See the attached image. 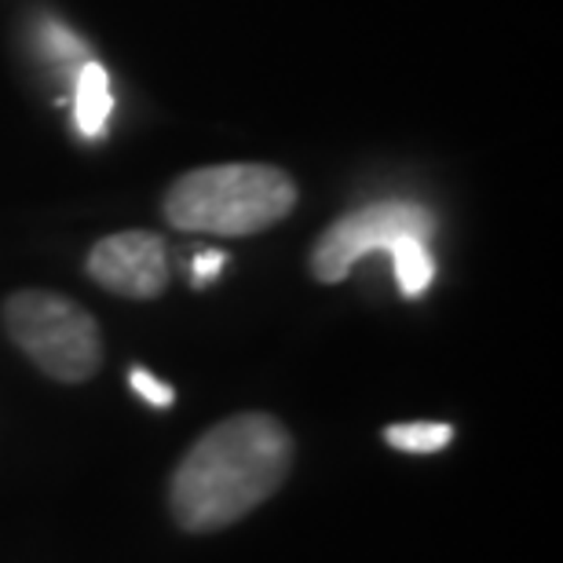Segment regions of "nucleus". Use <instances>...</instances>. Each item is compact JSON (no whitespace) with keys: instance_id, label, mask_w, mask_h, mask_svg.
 I'll list each match as a JSON object with an SVG mask.
<instances>
[{"instance_id":"1","label":"nucleus","mask_w":563,"mask_h":563,"mask_svg":"<svg viewBox=\"0 0 563 563\" xmlns=\"http://www.w3.org/2000/svg\"><path fill=\"white\" fill-rule=\"evenodd\" d=\"M292 435L272 413H234L212 424L179 461L168 505L184 531H220L286 483Z\"/></svg>"},{"instance_id":"2","label":"nucleus","mask_w":563,"mask_h":563,"mask_svg":"<svg viewBox=\"0 0 563 563\" xmlns=\"http://www.w3.org/2000/svg\"><path fill=\"white\" fill-rule=\"evenodd\" d=\"M292 206L297 187L275 165H206L168 187L165 220L176 231L242 239L286 220Z\"/></svg>"},{"instance_id":"3","label":"nucleus","mask_w":563,"mask_h":563,"mask_svg":"<svg viewBox=\"0 0 563 563\" xmlns=\"http://www.w3.org/2000/svg\"><path fill=\"white\" fill-rule=\"evenodd\" d=\"M8 336L44 374L63 385H81L103 363V336L96 319L63 292L22 289L4 303Z\"/></svg>"},{"instance_id":"4","label":"nucleus","mask_w":563,"mask_h":563,"mask_svg":"<svg viewBox=\"0 0 563 563\" xmlns=\"http://www.w3.org/2000/svg\"><path fill=\"white\" fill-rule=\"evenodd\" d=\"M432 212L413 201H377L336 220L311 253V275L319 282H344L366 253L385 250L399 239H432Z\"/></svg>"},{"instance_id":"5","label":"nucleus","mask_w":563,"mask_h":563,"mask_svg":"<svg viewBox=\"0 0 563 563\" xmlns=\"http://www.w3.org/2000/svg\"><path fill=\"white\" fill-rule=\"evenodd\" d=\"M88 275L110 292L132 300H154L168 286L165 242L151 231H121L96 242L88 253Z\"/></svg>"},{"instance_id":"6","label":"nucleus","mask_w":563,"mask_h":563,"mask_svg":"<svg viewBox=\"0 0 563 563\" xmlns=\"http://www.w3.org/2000/svg\"><path fill=\"white\" fill-rule=\"evenodd\" d=\"M110 107H114V96H110L107 70L99 63H85L81 74H77V103H74L77 132L88 140L103 136V129L110 121Z\"/></svg>"},{"instance_id":"7","label":"nucleus","mask_w":563,"mask_h":563,"mask_svg":"<svg viewBox=\"0 0 563 563\" xmlns=\"http://www.w3.org/2000/svg\"><path fill=\"white\" fill-rule=\"evenodd\" d=\"M391 264H396V282L402 289V297H421L435 278V261L428 253L424 239H399L388 245Z\"/></svg>"},{"instance_id":"8","label":"nucleus","mask_w":563,"mask_h":563,"mask_svg":"<svg viewBox=\"0 0 563 563\" xmlns=\"http://www.w3.org/2000/svg\"><path fill=\"white\" fill-rule=\"evenodd\" d=\"M385 443L402 450V454H439L454 443V428L439 421H407V424H388Z\"/></svg>"},{"instance_id":"9","label":"nucleus","mask_w":563,"mask_h":563,"mask_svg":"<svg viewBox=\"0 0 563 563\" xmlns=\"http://www.w3.org/2000/svg\"><path fill=\"white\" fill-rule=\"evenodd\" d=\"M129 380H132V391L136 396H143L151 407H173V399H176V391H173V385H165V380H157L151 369H132L129 374Z\"/></svg>"},{"instance_id":"10","label":"nucleus","mask_w":563,"mask_h":563,"mask_svg":"<svg viewBox=\"0 0 563 563\" xmlns=\"http://www.w3.org/2000/svg\"><path fill=\"white\" fill-rule=\"evenodd\" d=\"M223 267H228V256H223V253H217V250L198 253L195 256V282H198V286H209V282L217 278Z\"/></svg>"},{"instance_id":"11","label":"nucleus","mask_w":563,"mask_h":563,"mask_svg":"<svg viewBox=\"0 0 563 563\" xmlns=\"http://www.w3.org/2000/svg\"><path fill=\"white\" fill-rule=\"evenodd\" d=\"M48 41H55V52L59 59H74V55H81V41L74 37V33H66L63 26H48Z\"/></svg>"}]
</instances>
